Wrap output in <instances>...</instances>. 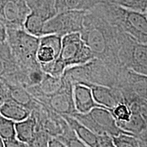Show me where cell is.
I'll return each instance as SVG.
<instances>
[{"mask_svg":"<svg viewBox=\"0 0 147 147\" xmlns=\"http://www.w3.org/2000/svg\"><path fill=\"white\" fill-rule=\"evenodd\" d=\"M5 83L8 86V100L14 101L31 111L38 106L39 102L32 96L26 88L17 84Z\"/></svg>","mask_w":147,"mask_h":147,"instance_id":"cell-18","label":"cell"},{"mask_svg":"<svg viewBox=\"0 0 147 147\" xmlns=\"http://www.w3.org/2000/svg\"><path fill=\"white\" fill-rule=\"evenodd\" d=\"M51 137V136L45 131L38 130L29 146H48V143Z\"/></svg>","mask_w":147,"mask_h":147,"instance_id":"cell-28","label":"cell"},{"mask_svg":"<svg viewBox=\"0 0 147 147\" xmlns=\"http://www.w3.org/2000/svg\"><path fill=\"white\" fill-rule=\"evenodd\" d=\"M106 0H55L57 13L66 10L87 11L97 6Z\"/></svg>","mask_w":147,"mask_h":147,"instance_id":"cell-22","label":"cell"},{"mask_svg":"<svg viewBox=\"0 0 147 147\" xmlns=\"http://www.w3.org/2000/svg\"><path fill=\"white\" fill-rule=\"evenodd\" d=\"M15 129L17 139L29 146L37 131H38L36 119L32 112L27 118L19 122H16Z\"/></svg>","mask_w":147,"mask_h":147,"instance_id":"cell-19","label":"cell"},{"mask_svg":"<svg viewBox=\"0 0 147 147\" xmlns=\"http://www.w3.org/2000/svg\"><path fill=\"white\" fill-rule=\"evenodd\" d=\"M63 84L61 76L55 77L46 73L43 80L39 84L26 89L36 100L42 103L61 89Z\"/></svg>","mask_w":147,"mask_h":147,"instance_id":"cell-14","label":"cell"},{"mask_svg":"<svg viewBox=\"0 0 147 147\" xmlns=\"http://www.w3.org/2000/svg\"><path fill=\"white\" fill-rule=\"evenodd\" d=\"M62 37L57 34H48L40 37V44L36 59L40 67L53 63L59 57L61 49Z\"/></svg>","mask_w":147,"mask_h":147,"instance_id":"cell-13","label":"cell"},{"mask_svg":"<svg viewBox=\"0 0 147 147\" xmlns=\"http://www.w3.org/2000/svg\"><path fill=\"white\" fill-rule=\"evenodd\" d=\"M31 110L11 100H5L0 106V113L14 122H19L30 115Z\"/></svg>","mask_w":147,"mask_h":147,"instance_id":"cell-21","label":"cell"},{"mask_svg":"<svg viewBox=\"0 0 147 147\" xmlns=\"http://www.w3.org/2000/svg\"><path fill=\"white\" fill-rule=\"evenodd\" d=\"M64 81L63 87L42 104L60 115H69L77 113L73 100V84L61 76Z\"/></svg>","mask_w":147,"mask_h":147,"instance_id":"cell-11","label":"cell"},{"mask_svg":"<svg viewBox=\"0 0 147 147\" xmlns=\"http://www.w3.org/2000/svg\"><path fill=\"white\" fill-rule=\"evenodd\" d=\"M123 69H115L94 58L86 63L67 67L62 76L72 84H93L117 87L119 74Z\"/></svg>","mask_w":147,"mask_h":147,"instance_id":"cell-3","label":"cell"},{"mask_svg":"<svg viewBox=\"0 0 147 147\" xmlns=\"http://www.w3.org/2000/svg\"><path fill=\"white\" fill-rule=\"evenodd\" d=\"M86 84L91 89L95 102L102 107L110 110L119 103L125 102L122 92L118 88L99 84Z\"/></svg>","mask_w":147,"mask_h":147,"instance_id":"cell-15","label":"cell"},{"mask_svg":"<svg viewBox=\"0 0 147 147\" xmlns=\"http://www.w3.org/2000/svg\"><path fill=\"white\" fill-rule=\"evenodd\" d=\"M121 65L147 76V45L136 41L127 34L119 54Z\"/></svg>","mask_w":147,"mask_h":147,"instance_id":"cell-7","label":"cell"},{"mask_svg":"<svg viewBox=\"0 0 147 147\" xmlns=\"http://www.w3.org/2000/svg\"><path fill=\"white\" fill-rule=\"evenodd\" d=\"M8 100V86L3 80L0 79V106Z\"/></svg>","mask_w":147,"mask_h":147,"instance_id":"cell-29","label":"cell"},{"mask_svg":"<svg viewBox=\"0 0 147 147\" xmlns=\"http://www.w3.org/2000/svg\"><path fill=\"white\" fill-rule=\"evenodd\" d=\"M7 38V27L0 21V42H5Z\"/></svg>","mask_w":147,"mask_h":147,"instance_id":"cell-31","label":"cell"},{"mask_svg":"<svg viewBox=\"0 0 147 147\" xmlns=\"http://www.w3.org/2000/svg\"><path fill=\"white\" fill-rule=\"evenodd\" d=\"M114 146L117 147H138L144 146L140 139L129 134L121 133L112 136Z\"/></svg>","mask_w":147,"mask_h":147,"instance_id":"cell-25","label":"cell"},{"mask_svg":"<svg viewBox=\"0 0 147 147\" xmlns=\"http://www.w3.org/2000/svg\"><path fill=\"white\" fill-rule=\"evenodd\" d=\"M73 100L77 113H87L95 107H102L95 102L91 89L83 83L73 84Z\"/></svg>","mask_w":147,"mask_h":147,"instance_id":"cell-16","label":"cell"},{"mask_svg":"<svg viewBox=\"0 0 147 147\" xmlns=\"http://www.w3.org/2000/svg\"><path fill=\"white\" fill-rule=\"evenodd\" d=\"M117 122H125L129 120L132 110L129 104L121 102L109 110Z\"/></svg>","mask_w":147,"mask_h":147,"instance_id":"cell-27","label":"cell"},{"mask_svg":"<svg viewBox=\"0 0 147 147\" xmlns=\"http://www.w3.org/2000/svg\"><path fill=\"white\" fill-rule=\"evenodd\" d=\"M140 105V112L144 117L145 121H146V127H147V102H142L139 104Z\"/></svg>","mask_w":147,"mask_h":147,"instance_id":"cell-32","label":"cell"},{"mask_svg":"<svg viewBox=\"0 0 147 147\" xmlns=\"http://www.w3.org/2000/svg\"><path fill=\"white\" fill-rule=\"evenodd\" d=\"M99 6L109 21L140 43L147 45V17L142 12L129 10L108 1Z\"/></svg>","mask_w":147,"mask_h":147,"instance_id":"cell-4","label":"cell"},{"mask_svg":"<svg viewBox=\"0 0 147 147\" xmlns=\"http://www.w3.org/2000/svg\"><path fill=\"white\" fill-rule=\"evenodd\" d=\"M15 123L16 122L6 118L0 113V137L3 142L17 138Z\"/></svg>","mask_w":147,"mask_h":147,"instance_id":"cell-24","label":"cell"},{"mask_svg":"<svg viewBox=\"0 0 147 147\" xmlns=\"http://www.w3.org/2000/svg\"><path fill=\"white\" fill-rule=\"evenodd\" d=\"M71 116L97 135L108 134L115 136L121 133L129 134L119 127L115 117L107 108L95 107L89 113H76Z\"/></svg>","mask_w":147,"mask_h":147,"instance_id":"cell-5","label":"cell"},{"mask_svg":"<svg viewBox=\"0 0 147 147\" xmlns=\"http://www.w3.org/2000/svg\"><path fill=\"white\" fill-rule=\"evenodd\" d=\"M0 79L8 83L23 86V74L6 41L0 42Z\"/></svg>","mask_w":147,"mask_h":147,"instance_id":"cell-12","label":"cell"},{"mask_svg":"<svg viewBox=\"0 0 147 147\" xmlns=\"http://www.w3.org/2000/svg\"><path fill=\"white\" fill-rule=\"evenodd\" d=\"M67 123L86 147H99V135L95 134L78 121L76 118L69 115H61Z\"/></svg>","mask_w":147,"mask_h":147,"instance_id":"cell-17","label":"cell"},{"mask_svg":"<svg viewBox=\"0 0 147 147\" xmlns=\"http://www.w3.org/2000/svg\"><path fill=\"white\" fill-rule=\"evenodd\" d=\"M48 146L51 147H65V146L61 141L55 137H51L48 143Z\"/></svg>","mask_w":147,"mask_h":147,"instance_id":"cell-30","label":"cell"},{"mask_svg":"<svg viewBox=\"0 0 147 147\" xmlns=\"http://www.w3.org/2000/svg\"><path fill=\"white\" fill-rule=\"evenodd\" d=\"M30 12L39 16L47 22L57 14L55 0H25Z\"/></svg>","mask_w":147,"mask_h":147,"instance_id":"cell-20","label":"cell"},{"mask_svg":"<svg viewBox=\"0 0 147 147\" xmlns=\"http://www.w3.org/2000/svg\"><path fill=\"white\" fill-rule=\"evenodd\" d=\"M46 21L39 16L30 12L24 23V29L36 37L43 36V29Z\"/></svg>","mask_w":147,"mask_h":147,"instance_id":"cell-23","label":"cell"},{"mask_svg":"<svg viewBox=\"0 0 147 147\" xmlns=\"http://www.w3.org/2000/svg\"><path fill=\"white\" fill-rule=\"evenodd\" d=\"M86 11L66 10L59 12L46 22L43 36L57 34L63 37L71 33L80 32L83 27Z\"/></svg>","mask_w":147,"mask_h":147,"instance_id":"cell-9","label":"cell"},{"mask_svg":"<svg viewBox=\"0 0 147 147\" xmlns=\"http://www.w3.org/2000/svg\"><path fill=\"white\" fill-rule=\"evenodd\" d=\"M6 42L12 56L21 69L25 88L30 71L41 68L36 59L40 38L29 34L24 29L7 28Z\"/></svg>","mask_w":147,"mask_h":147,"instance_id":"cell-2","label":"cell"},{"mask_svg":"<svg viewBox=\"0 0 147 147\" xmlns=\"http://www.w3.org/2000/svg\"><path fill=\"white\" fill-rule=\"evenodd\" d=\"M30 13L25 0H0V21L7 28L24 29V23Z\"/></svg>","mask_w":147,"mask_h":147,"instance_id":"cell-10","label":"cell"},{"mask_svg":"<svg viewBox=\"0 0 147 147\" xmlns=\"http://www.w3.org/2000/svg\"><path fill=\"white\" fill-rule=\"evenodd\" d=\"M80 34L95 58L115 69L124 68L119 54L127 34L108 19L99 5L86 11Z\"/></svg>","mask_w":147,"mask_h":147,"instance_id":"cell-1","label":"cell"},{"mask_svg":"<svg viewBox=\"0 0 147 147\" xmlns=\"http://www.w3.org/2000/svg\"><path fill=\"white\" fill-rule=\"evenodd\" d=\"M3 146H3V140H2V139H1V138L0 137V147H3Z\"/></svg>","mask_w":147,"mask_h":147,"instance_id":"cell-33","label":"cell"},{"mask_svg":"<svg viewBox=\"0 0 147 147\" xmlns=\"http://www.w3.org/2000/svg\"><path fill=\"white\" fill-rule=\"evenodd\" d=\"M123 95L127 104L133 102H147V76L128 69H123L119 74L117 87Z\"/></svg>","mask_w":147,"mask_h":147,"instance_id":"cell-8","label":"cell"},{"mask_svg":"<svg viewBox=\"0 0 147 147\" xmlns=\"http://www.w3.org/2000/svg\"><path fill=\"white\" fill-rule=\"evenodd\" d=\"M94 55L82 40L79 32L71 33L62 37L61 49L57 59L65 67L87 63Z\"/></svg>","mask_w":147,"mask_h":147,"instance_id":"cell-6","label":"cell"},{"mask_svg":"<svg viewBox=\"0 0 147 147\" xmlns=\"http://www.w3.org/2000/svg\"><path fill=\"white\" fill-rule=\"evenodd\" d=\"M144 14H146V17H147V10H146V12H145V13H144Z\"/></svg>","mask_w":147,"mask_h":147,"instance_id":"cell-34","label":"cell"},{"mask_svg":"<svg viewBox=\"0 0 147 147\" xmlns=\"http://www.w3.org/2000/svg\"><path fill=\"white\" fill-rule=\"evenodd\" d=\"M106 1L142 13H145L147 10V0H106Z\"/></svg>","mask_w":147,"mask_h":147,"instance_id":"cell-26","label":"cell"}]
</instances>
